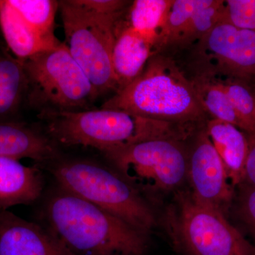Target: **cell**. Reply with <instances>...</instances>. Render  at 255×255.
Listing matches in <instances>:
<instances>
[{"label":"cell","mask_w":255,"mask_h":255,"mask_svg":"<svg viewBox=\"0 0 255 255\" xmlns=\"http://www.w3.org/2000/svg\"><path fill=\"white\" fill-rule=\"evenodd\" d=\"M49 229L75 255H144L147 235L98 206L64 190L48 198Z\"/></svg>","instance_id":"obj_1"},{"label":"cell","mask_w":255,"mask_h":255,"mask_svg":"<svg viewBox=\"0 0 255 255\" xmlns=\"http://www.w3.org/2000/svg\"><path fill=\"white\" fill-rule=\"evenodd\" d=\"M46 124L50 140L65 146H84L102 152L124 148L159 137L185 140L192 127L138 117L124 111L100 110L38 116Z\"/></svg>","instance_id":"obj_2"},{"label":"cell","mask_w":255,"mask_h":255,"mask_svg":"<svg viewBox=\"0 0 255 255\" xmlns=\"http://www.w3.org/2000/svg\"><path fill=\"white\" fill-rule=\"evenodd\" d=\"M101 108L162 122L196 126L207 114L201 107L190 79L172 58L152 55L141 74L116 92Z\"/></svg>","instance_id":"obj_3"},{"label":"cell","mask_w":255,"mask_h":255,"mask_svg":"<svg viewBox=\"0 0 255 255\" xmlns=\"http://www.w3.org/2000/svg\"><path fill=\"white\" fill-rule=\"evenodd\" d=\"M60 188L148 235L157 226L152 206L116 169L87 159H69L52 169Z\"/></svg>","instance_id":"obj_4"},{"label":"cell","mask_w":255,"mask_h":255,"mask_svg":"<svg viewBox=\"0 0 255 255\" xmlns=\"http://www.w3.org/2000/svg\"><path fill=\"white\" fill-rule=\"evenodd\" d=\"M164 223L174 246L188 255H255V246L225 214L201 203L191 190L174 191Z\"/></svg>","instance_id":"obj_5"},{"label":"cell","mask_w":255,"mask_h":255,"mask_svg":"<svg viewBox=\"0 0 255 255\" xmlns=\"http://www.w3.org/2000/svg\"><path fill=\"white\" fill-rule=\"evenodd\" d=\"M21 61L27 81L26 101L38 116L90 110L99 97L64 43Z\"/></svg>","instance_id":"obj_6"},{"label":"cell","mask_w":255,"mask_h":255,"mask_svg":"<svg viewBox=\"0 0 255 255\" xmlns=\"http://www.w3.org/2000/svg\"><path fill=\"white\" fill-rule=\"evenodd\" d=\"M65 45L87 75L97 95L118 90L112 64L117 23L123 15L87 9L80 0L59 1Z\"/></svg>","instance_id":"obj_7"},{"label":"cell","mask_w":255,"mask_h":255,"mask_svg":"<svg viewBox=\"0 0 255 255\" xmlns=\"http://www.w3.org/2000/svg\"><path fill=\"white\" fill-rule=\"evenodd\" d=\"M183 140L159 137L102 153L146 200L158 201L187 179L189 150Z\"/></svg>","instance_id":"obj_8"},{"label":"cell","mask_w":255,"mask_h":255,"mask_svg":"<svg viewBox=\"0 0 255 255\" xmlns=\"http://www.w3.org/2000/svg\"><path fill=\"white\" fill-rule=\"evenodd\" d=\"M196 45L203 69L241 80L255 76V32L221 20Z\"/></svg>","instance_id":"obj_9"},{"label":"cell","mask_w":255,"mask_h":255,"mask_svg":"<svg viewBox=\"0 0 255 255\" xmlns=\"http://www.w3.org/2000/svg\"><path fill=\"white\" fill-rule=\"evenodd\" d=\"M187 179L196 199L226 214L234 199V189L205 128L197 132L189 150Z\"/></svg>","instance_id":"obj_10"},{"label":"cell","mask_w":255,"mask_h":255,"mask_svg":"<svg viewBox=\"0 0 255 255\" xmlns=\"http://www.w3.org/2000/svg\"><path fill=\"white\" fill-rule=\"evenodd\" d=\"M0 255H75L48 228L0 213Z\"/></svg>","instance_id":"obj_11"},{"label":"cell","mask_w":255,"mask_h":255,"mask_svg":"<svg viewBox=\"0 0 255 255\" xmlns=\"http://www.w3.org/2000/svg\"><path fill=\"white\" fill-rule=\"evenodd\" d=\"M154 55L155 43L129 27L121 18L116 27L112 51V64L118 85L117 91L137 78Z\"/></svg>","instance_id":"obj_12"},{"label":"cell","mask_w":255,"mask_h":255,"mask_svg":"<svg viewBox=\"0 0 255 255\" xmlns=\"http://www.w3.org/2000/svg\"><path fill=\"white\" fill-rule=\"evenodd\" d=\"M205 129L222 160L231 186L238 187L244 182L248 153L246 132L233 124L214 119L207 120Z\"/></svg>","instance_id":"obj_13"},{"label":"cell","mask_w":255,"mask_h":255,"mask_svg":"<svg viewBox=\"0 0 255 255\" xmlns=\"http://www.w3.org/2000/svg\"><path fill=\"white\" fill-rule=\"evenodd\" d=\"M43 179L38 169L19 159L0 157V209L33 202L41 196Z\"/></svg>","instance_id":"obj_14"},{"label":"cell","mask_w":255,"mask_h":255,"mask_svg":"<svg viewBox=\"0 0 255 255\" xmlns=\"http://www.w3.org/2000/svg\"><path fill=\"white\" fill-rule=\"evenodd\" d=\"M55 155V143L46 134L25 124L0 122V157L43 162Z\"/></svg>","instance_id":"obj_15"},{"label":"cell","mask_w":255,"mask_h":255,"mask_svg":"<svg viewBox=\"0 0 255 255\" xmlns=\"http://www.w3.org/2000/svg\"><path fill=\"white\" fill-rule=\"evenodd\" d=\"M0 28L6 44L16 58L24 60L55 46L47 41L9 4L0 0Z\"/></svg>","instance_id":"obj_16"},{"label":"cell","mask_w":255,"mask_h":255,"mask_svg":"<svg viewBox=\"0 0 255 255\" xmlns=\"http://www.w3.org/2000/svg\"><path fill=\"white\" fill-rule=\"evenodd\" d=\"M26 90L22 61L0 48V122L18 112L26 100Z\"/></svg>","instance_id":"obj_17"},{"label":"cell","mask_w":255,"mask_h":255,"mask_svg":"<svg viewBox=\"0 0 255 255\" xmlns=\"http://www.w3.org/2000/svg\"><path fill=\"white\" fill-rule=\"evenodd\" d=\"M191 81L201 107L211 119L227 122L243 130L241 120L216 74L203 69Z\"/></svg>","instance_id":"obj_18"},{"label":"cell","mask_w":255,"mask_h":255,"mask_svg":"<svg viewBox=\"0 0 255 255\" xmlns=\"http://www.w3.org/2000/svg\"><path fill=\"white\" fill-rule=\"evenodd\" d=\"M172 3L173 0H135L128 8L126 23L153 42L155 48Z\"/></svg>","instance_id":"obj_19"},{"label":"cell","mask_w":255,"mask_h":255,"mask_svg":"<svg viewBox=\"0 0 255 255\" xmlns=\"http://www.w3.org/2000/svg\"><path fill=\"white\" fill-rule=\"evenodd\" d=\"M9 4L47 41L58 46L61 42L54 34L55 17L59 1L8 0Z\"/></svg>","instance_id":"obj_20"},{"label":"cell","mask_w":255,"mask_h":255,"mask_svg":"<svg viewBox=\"0 0 255 255\" xmlns=\"http://www.w3.org/2000/svg\"><path fill=\"white\" fill-rule=\"evenodd\" d=\"M224 1L201 0L200 4L177 42L176 48L197 43L222 20Z\"/></svg>","instance_id":"obj_21"},{"label":"cell","mask_w":255,"mask_h":255,"mask_svg":"<svg viewBox=\"0 0 255 255\" xmlns=\"http://www.w3.org/2000/svg\"><path fill=\"white\" fill-rule=\"evenodd\" d=\"M219 78L241 120L243 131L255 133V97L253 92L241 80L226 77L224 79L220 77Z\"/></svg>","instance_id":"obj_22"},{"label":"cell","mask_w":255,"mask_h":255,"mask_svg":"<svg viewBox=\"0 0 255 255\" xmlns=\"http://www.w3.org/2000/svg\"><path fill=\"white\" fill-rule=\"evenodd\" d=\"M222 20L236 27L255 32V0L224 1Z\"/></svg>","instance_id":"obj_23"},{"label":"cell","mask_w":255,"mask_h":255,"mask_svg":"<svg viewBox=\"0 0 255 255\" xmlns=\"http://www.w3.org/2000/svg\"><path fill=\"white\" fill-rule=\"evenodd\" d=\"M237 187V214L255 237V187L246 183Z\"/></svg>","instance_id":"obj_24"},{"label":"cell","mask_w":255,"mask_h":255,"mask_svg":"<svg viewBox=\"0 0 255 255\" xmlns=\"http://www.w3.org/2000/svg\"><path fill=\"white\" fill-rule=\"evenodd\" d=\"M247 136L248 140V153L245 166L243 183L255 187V132L247 133Z\"/></svg>","instance_id":"obj_25"}]
</instances>
